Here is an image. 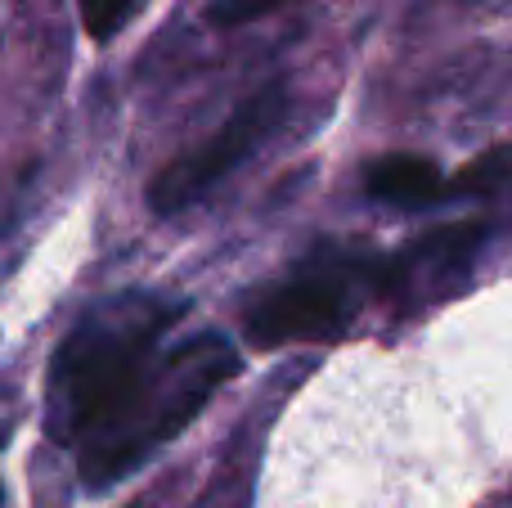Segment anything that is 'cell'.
<instances>
[{
  "instance_id": "3957f363",
  "label": "cell",
  "mask_w": 512,
  "mask_h": 508,
  "mask_svg": "<svg viewBox=\"0 0 512 508\" xmlns=\"http://www.w3.org/2000/svg\"><path fill=\"white\" fill-rule=\"evenodd\" d=\"M283 113H288V90L283 86H270V90H261V95H252L203 149L171 162V167L153 180V194H149L153 212L171 216V212H180V207H189L194 198H203L216 180H225L239 162H248L252 153L270 140L274 126L283 122Z\"/></svg>"
},
{
  "instance_id": "8992f818",
  "label": "cell",
  "mask_w": 512,
  "mask_h": 508,
  "mask_svg": "<svg viewBox=\"0 0 512 508\" xmlns=\"http://www.w3.org/2000/svg\"><path fill=\"white\" fill-rule=\"evenodd\" d=\"M499 189H512V144H495V149H486L481 158H472L468 167L454 176L450 194L486 198V194H499Z\"/></svg>"
},
{
  "instance_id": "ba28073f",
  "label": "cell",
  "mask_w": 512,
  "mask_h": 508,
  "mask_svg": "<svg viewBox=\"0 0 512 508\" xmlns=\"http://www.w3.org/2000/svg\"><path fill=\"white\" fill-rule=\"evenodd\" d=\"M288 5V0H216L212 5V23L221 27H239V23H252V18L270 14V9Z\"/></svg>"
},
{
  "instance_id": "277c9868",
  "label": "cell",
  "mask_w": 512,
  "mask_h": 508,
  "mask_svg": "<svg viewBox=\"0 0 512 508\" xmlns=\"http://www.w3.org/2000/svg\"><path fill=\"white\" fill-rule=\"evenodd\" d=\"M355 275L337 257H315L301 266L288 284H279L270 297L248 311V338L256 347H279V342L297 338H324V333L342 329L351 315Z\"/></svg>"
},
{
  "instance_id": "7a4b0ae2",
  "label": "cell",
  "mask_w": 512,
  "mask_h": 508,
  "mask_svg": "<svg viewBox=\"0 0 512 508\" xmlns=\"http://www.w3.org/2000/svg\"><path fill=\"white\" fill-rule=\"evenodd\" d=\"M234 374H239V351L216 333H203V338L158 356L135 401L99 437L81 446V482L90 491H104V486L122 482L126 473H135L153 450L167 446L176 432H185L194 414L207 405V396L221 383H230Z\"/></svg>"
},
{
  "instance_id": "5b68a950",
  "label": "cell",
  "mask_w": 512,
  "mask_h": 508,
  "mask_svg": "<svg viewBox=\"0 0 512 508\" xmlns=\"http://www.w3.org/2000/svg\"><path fill=\"white\" fill-rule=\"evenodd\" d=\"M369 194L396 207H427L445 194L441 171L427 158H382L369 167Z\"/></svg>"
},
{
  "instance_id": "52a82bcc",
  "label": "cell",
  "mask_w": 512,
  "mask_h": 508,
  "mask_svg": "<svg viewBox=\"0 0 512 508\" xmlns=\"http://www.w3.org/2000/svg\"><path fill=\"white\" fill-rule=\"evenodd\" d=\"M131 9H135V0H81V23H86V32L95 41H108L126 23Z\"/></svg>"
},
{
  "instance_id": "6da1fadb",
  "label": "cell",
  "mask_w": 512,
  "mask_h": 508,
  "mask_svg": "<svg viewBox=\"0 0 512 508\" xmlns=\"http://www.w3.org/2000/svg\"><path fill=\"white\" fill-rule=\"evenodd\" d=\"M180 311L185 306L144 293L113 297L90 311L54 351L50 401H45L50 437L63 446L72 441L86 446L90 437H99L153 374L162 356L158 342Z\"/></svg>"
}]
</instances>
